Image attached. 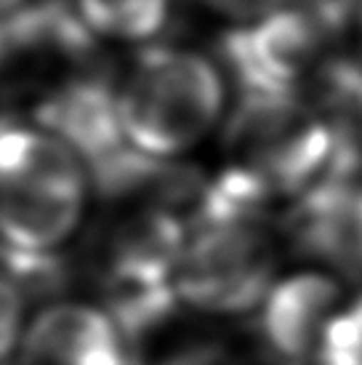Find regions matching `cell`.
Wrapping results in <instances>:
<instances>
[{
  "instance_id": "obj_1",
  "label": "cell",
  "mask_w": 362,
  "mask_h": 365,
  "mask_svg": "<svg viewBox=\"0 0 362 365\" xmlns=\"http://www.w3.org/2000/svg\"><path fill=\"white\" fill-rule=\"evenodd\" d=\"M280 240L269 197L222 171L202 187L184 224L173 262L179 302L216 317L253 312L280 277Z\"/></svg>"
},
{
  "instance_id": "obj_2",
  "label": "cell",
  "mask_w": 362,
  "mask_h": 365,
  "mask_svg": "<svg viewBox=\"0 0 362 365\" xmlns=\"http://www.w3.org/2000/svg\"><path fill=\"white\" fill-rule=\"evenodd\" d=\"M125 144L157 160L195 150L222 123L227 81L219 64L190 48L150 46L115 86Z\"/></svg>"
},
{
  "instance_id": "obj_3",
  "label": "cell",
  "mask_w": 362,
  "mask_h": 365,
  "mask_svg": "<svg viewBox=\"0 0 362 365\" xmlns=\"http://www.w3.org/2000/svg\"><path fill=\"white\" fill-rule=\"evenodd\" d=\"M224 171L293 200L336 171V147L304 88H237L224 118Z\"/></svg>"
},
{
  "instance_id": "obj_4",
  "label": "cell",
  "mask_w": 362,
  "mask_h": 365,
  "mask_svg": "<svg viewBox=\"0 0 362 365\" xmlns=\"http://www.w3.org/2000/svg\"><path fill=\"white\" fill-rule=\"evenodd\" d=\"M88 173L67 144L41 125L0 120V243L51 254L86 211Z\"/></svg>"
},
{
  "instance_id": "obj_5",
  "label": "cell",
  "mask_w": 362,
  "mask_h": 365,
  "mask_svg": "<svg viewBox=\"0 0 362 365\" xmlns=\"http://www.w3.org/2000/svg\"><path fill=\"white\" fill-rule=\"evenodd\" d=\"M93 35L61 0H19L0 14V93L32 107L99 70Z\"/></svg>"
},
{
  "instance_id": "obj_6",
  "label": "cell",
  "mask_w": 362,
  "mask_h": 365,
  "mask_svg": "<svg viewBox=\"0 0 362 365\" xmlns=\"http://www.w3.org/2000/svg\"><path fill=\"white\" fill-rule=\"evenodd\" d=\"M280 235L314 269L362 280V171H333L288 200Z\"/></svg>"
},
{
  "instance_id": "obj_7",
  "label": "cell",
  "mask_w": 362,
  "mask_h": 365,
  "mask_svg": "<svg viewBox=\"0 0 362 365\" xmlns=\"http://www.w3.org/2000/svg\"><path fill=\"white\" fill-rule=\"evenodd\" d=\"M346 302L338 277L299 269L277 277L256 314V341L272 365H314L322 336Z\"/></svg>"
},
{
  "instance_id": "obj_8",
  "label": "cell",
  "mask_w": 362,
  "mask_h": 365,
  "mask_svg": "<svg viewBox=\"0 0 362 365\" xmlns=\"http://www.w3.org/2000/svg\"><path fill=\"white\" fill-rule=\"evenodd\" d=\"M21 365H144L139 344L101 307L43 309L21 339Z\"/></svg>"
},
{
  "instance_id": "obj_9",
  "label": "cell",
  "mask_w": 362,
  "mask_h": 365,
  "mask_svg": "<svg viewBox=\"0 0 362 365\" xmlns=\"http://www.w3.org/2000/svg\"><path fill=\"white\" fill-rule=\"evenodd\" d=\"M75 11L93 38L150 43L165 30L173 0H78Z\"/></svg>"
},
{
  "instance_id": "obj_10",
  "label": "cell",
  "mask_w": 362,
  "mask_h": 365,
  "mask_svg": "<svg viewBox=\"0 0 362 365\" xmlns=\"http://www.w3.org/2000/svg\"><path fill=\"white\" fill-rule=\"evenodd\" d=\"M314 365H362V294L341 304L322 336Z\"/></svg>"
},
{
  "instance_id": "obj_11",
  "label": "cell",
  "mask_w": 362,
  "mask_h": 365,
  "mask_svg": "<svg viewBox=\"0 0 362 365\" xmlns=\"http://www.w3.org/2000/svg\"><path fill=\"white\" fill-rule=\"evenodd\" d=\"M21 323H24V294L0 269V365L19 346Z\"/></svg>"
},
{
  "instance_id": "obj_12",
  "label": "cell",
  "mask_w": 362,
  "mask_h": 365,
  "mask_svg": "<svg viewBox=\"0 0 362 365\" xmlns=\"http://www.w3.org/2000/svg\"><path fill=\"white\" fill-rule=\"evenodd\" d=\"M160 365H240V360L219 339H195L173 349Z\"/></svg>"
},
{
  "instance_id": "obj_13",
  "label": "cell",
  "mask_w": 362,
  "mask_h": 365,
  "mask_svg": "<svg viewBox=\"0 0 362 365\" xmlns=\"http://www.w3.org/2000/svg\"><path fill=\"white\" fill-rule=\"evenodd\" d=\"M202 3L234 24H245V21L259 19L272 9H277L282 0H202Z\"/></svg>"
},
{
  "instance_id": "obj_14",
  "label": "cell",
  "mask_w": 362,
  "mask_h": 365,
  "mask_svg": "<svg viewBox=\"0 0 362 365\" xmlns=\"http://www.w3.org/2000/svg\"><path fill=\"white\" fill-rule=\"evenodd\" d=\"M16 3H19V0H0V14H3V11H9V9H14Z\"/></svg>"
},
{
  "instance_id": "obj_15",
  "label": "cell",
  "mask_w": 362,
  "mask_h": 365,
  "mask_svg": "<svg viewBox=\"0 0 362 365\" xmlns=\"http://www.w3.org/2000/svg\"><path fill=\"white\" fill-rule=\"evenodd\" d=\"M354 16L360 21V30H362V0H357V9H354Z\"/></svg>"
}]
</instances>
